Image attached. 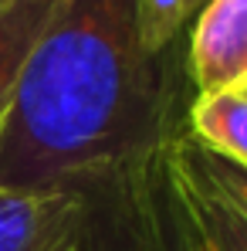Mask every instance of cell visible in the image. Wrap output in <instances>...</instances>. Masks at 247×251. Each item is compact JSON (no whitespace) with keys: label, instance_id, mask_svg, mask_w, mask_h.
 Here are the masks:
<instances>
[{"label":"cell","instance_id":"cell-1","mask_svg":"<svg viewBox=\"0 0 247 251\" xmlns=\"http://www.w3.org/2000/svg\"><path fill=\"white\" fill-rule=\"evenodd\" d=\"M173 132L135 0H58L0 119V187L47 190Z\"/></svg>","mask_w":247,"mask_h":251},{"label":"cell","instance_id":"cell-2","mask_svg":"<svg viewBox=\"0 0 247 251\" xmlns=\"http://www.w3.org/2000/svg\"><path fill=\"white\" fill-rule=\"evenodd\" d=\"M163 139L112 167L65 180L78 190L71 251H203Z\"/></svg>","mask_w":247,"mask_h":251},{"label":"cell","instance_id":"cell-3","mask_svg":"<svg viewBox=\"0 0 247 251\" xmlns=\"http://www.w3.org/2000/svg\"><path fill=\"white\" fill-rule=\"evenodd\" d=\"M186 72L197 95L227 92L247 78V0H206L197 10Z\"/></svg>","mask_w":247,"mask_h":251},{"label":"cell","instance_id":"cell-4","mask_svg":"<svg viewBox=\"0 0 247 251\" xmlns=\"http://www.w3.org/2000/svg\"><path fill=\"white\" fill-rule=\"evenodd\" d=\"M78 231V190L58 183L47 190L0 187V251H71Z\"/></svg>","mask_w":247,"mask_h":251},{"label":"cell","instance_id":"cell-5","mask_svg":"<svg viewBox=\"0 0 247 251\" xmlns=\"http://www.w3.org/2000/svg\"><path fill=\"white\" fill-rule=\"evenodd\" d=\"M166 153H169V167L180 180L183 204L203 251H247V210L227 201L206 180V173L193 160L190 136L173 129L166 139Z\"/></svg>","mask_w":247,"mask_h":251},{"label":"cell","instance_id":"cell-6","mask_svg":"<svg viewBox=\"0 0 247 251\" xmlns=\"http://www.w3.org/2000/svg\"><path fill=\"white\" fill-rule=\"evenodd\" d=\"M190 139L230 163L247 167V95L241 88L197 95L190 105Z\"/></svg>","mask_w":247,"mask_h":251},{"label":"cell","instance_id":"cell-7","mask_svg":"<svg viewBox=\"0 0 247 251\" xmlns=\"http://www.w3.org/2000/svg\"><path fill=\"white\" fill-rule=\"evenodd\" d=\"M58 0H10L0 7V119L10 105L17 75Z\"/></svg>","mask_w":247,"mask_h":251},{"label":"cell","instance_id":"cell-8","mask_svg":"<svg viewBox=\"0 0 247 251\" xmlns=\"http://www.w3.org/2000/svg\"><path fill=\"white\" fill-rule=\"evenodd\" d=\"M206 0H135L139 34L149 54H166V48L180 38V31L197 17Z\"/></svg>","mask_w":247,"mask_h":251},{"label":"cell","instance_id":"cell-9","mask_svg":"<svg viewBox=\"0 0 247 251\" xmlns=\"http://www.w3.org/2000/svg\"><path fill=\"white\" fill-rule=\"evenodd\" d=\"M190 146H193V160H197V167L206 173V180H210L227 201H234L241 210H247V167L206 153V150H200L193 139H190Z\"/></svg>","mask_w":247,"mask_h":251},{"label":"cell","instance_id":"cell-10","mask_svg":"<svg viewBox=\"0 0 247 251\" xmlns=\"http://www.w3.org/2000/svg\"><path fill=\"white\" fill-rule=\"evenodd\" d=\"M237 88H241V92H244V95H247V78H244V82H241V85H237Z\"/></svg>","mask_w":247,"mask_h":251},{"label":"cell","instance_id":"cell-11","mask_svg":"<svg viewBox=\"0 0 247 251\" xmlns=\"http://www.w3.org/2000/svg\"><path fill=\"white\" fill-rule=\"evenodd\" d=\"M3 3H10V0H0V7H3Z\"/></svg>","mask_w":247,"mask_h":251}]
</instances>
